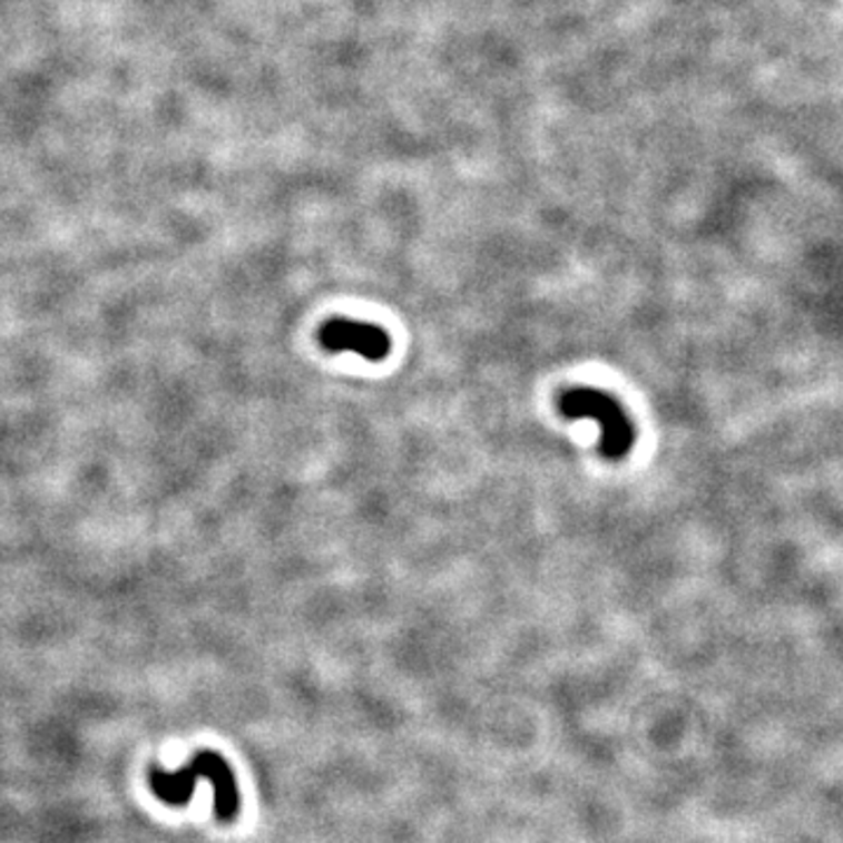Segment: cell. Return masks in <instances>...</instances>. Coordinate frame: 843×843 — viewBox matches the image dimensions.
I'll return each mask as SVG.
<instances>
[{"instance_id": "1", "label": "cell", "mask_w": 843, "mask_h": 843, "mask_svg": "<svg viewBox=\"0 0 843 843\" xmlns=\"http://www.w3.org/2000/svg\"><path fill=\"white\" fill-rule=\"evenodd\" d=\"M207 781L214 787V811L220 823H231L239 813V792L233 776V768L218 752L202 749L180 771L169 773L159 766L148 771V783L153 794L167 806H184L193 800L195 783Z\"/></svg>"}, {"instance_id": "2", "label": "cell", "mask_w": 843, "mask_h": 843, "mask_svg": "<svg viewBox=\"0 0 843 843\" xmlns=\"http://www.w3.org/2000/svg\"><path fill=\"white\" fill-rule=\"evenodd\" d=\"M560 413L567 420H594L602 429L600 439V454L607 460H621L628 454L635 431L630 420L626 418L624 408L617 399H611L607 392L588 390H567L558 401Z\"/></svg>"}, {"instance_id": "3", "label": "cell", "mask_w": 843, "mask_h": 843, "mask_svg": "<svg viewBox=\"0 0 843 843\" xmlns=\"http://www.w3.org/2000/svg\"><path fill=\"white\" fill-rule=\"evenodd\" d=\"M318 340L329 352H356L369 361H382L390 354V335L373 324L352 322V318H333Z\"/></svg>"}]
</instances>
